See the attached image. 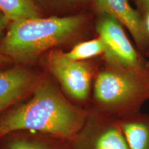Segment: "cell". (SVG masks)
Segmentation results:
<instances>
[{"instance_id": "7a4b0ae2", "label": "cell", "mask_w": 149, "mask_h": 149, "mask_svg": "<svg viewBox=\"0 0 149 149\" xmlns=\"http://www.w3.org/2000/svg\"><path fill=\"white\" fill-rule=\"evenodd\" d=\"M88 20V16L80 14L10 22L0 42V53L17 63H31L48 49L70 38Z\"/></svg>"}, {"instance_id": "52a82bcc", "label": "cell", "mask_w": 149, "mask_h": 149, "mask_svg": "<svg viewBox=\"0 0 149 149\" xmlns=\"http://www.w3.org/2000/svg\"><path fill=\"white\" fill-rule=\"evenodd\" d=\"M74 149H129L118 120L92 119L77 136Z\"/></svg>"}, {"instance_id": "8fae6325", "label": "cell", "mask_w": 149, "mask_h": 149, "mask_svg": "<svg viewBox=\"0 0 149 149\" xmlns=\"http://www.w3.org/2000/svg\"><path fill=\"white\" fill-rule=\"evenodd\" d=\"M107 51L105 44L97 37L93 40L80 42L68 53H64L68 59L72 61H84L97 56H104Z\"/></svg>"}, {"instance_id": "3957f363", "label": "cell", "mask_w": 149, "mask_h": 149, "mask_svg": "<svg viewBox=\"0 0 149 149\" xmlns=\"http://www.w3.org/2000/svg\"><path fill=\"white\" fill-rule=\"evenodd\" d=\"M93 84V97L102 111L120 120L140 113L149 100V64H122L104 60Z\"/></svg>"}, {"instance_id": "6da1fadb", "label": "cell", "mask_w": 149, "mask_h": 149, "mask_svg": "<svg viewBox=\"0 0 149 149\" xmlns=\"http://www.w3.org/2000/svg\"><path fill=\"white\" fill-rule=\"evenodd\" d=\"M87 113L70 103L48 81L38 84L27 102L0 117V136L34 130L60 138H70L84 127Z\"/></svg>"}, {"instance_id": "ac0fdd59", "label": "cell", "mask_w": 149, "mask_h": 149, "mask_svg": "<svg viewBox=\"0 0 149 149\" xmlns=\"http://www.w3.org/2000/svg\"><path fill=\"white\" fill-rule=\"evenodd\" d=\"M144 56H145V57H148V58H149V51H147L146 53L144 54Z\"/></svg>"}, {"instance_id": "4fadbf2b", "label": "cell", "mask_w": 149, "mask_h": 149, "mask_svg": "<svg viewBox=\"0 0 149 149\" xmlns=\"http://www.w3.org/2000/svg\"><path fill=\"white\" fill-rule=\"evenodd\" d=\"M7 149H55L42 141L30 139H17L13 141Z\"/></svg>"}, {"instance_id": "5bb4252c", "label": "cell", "mask_w": 149, "mask_h": 149, "mask_svg": "<svg viewBox=\"0 0 149 149\" xmlns=\"http://www.w3.org/2000/svg\"><path fill=\"white\" fill-rule=\"evenodd\" d=\"M135 9L143 18H145L149 13V0H133Z\"/></svg>"}, {"instance_id": "2e32d148", "label": "cell", "mask_w": 149, "mask_h": 149, "mask_svg": "<svg viewBox=\"0 0 149 149\" xmlns=\"http://www.w3.org/2000/svg\"><path fill=\"white\" fill-rule=\"evenodd\" d=\"M11 61L12 60L9 57H7V56L0 53V68L9 64Z\"/></svg>"}, {"instance_id": "e0dca14e", "label": "cell", "mask_w": 149, "mask_h": 149, "mask_svg": "<svg viewBox=\"0 0 149 149\" xmlns=\"http://www.w3.org/2000/svg\"><path fill=\"white\" fill-rule=\"evenodd\" d=\"M144 22H145V26H146V29L149 34V13L146 15V16L145 17Z\"/></svg>"}, {"instance_id": "7c38bea8", "label": "cell", "mask_w": 149, "mask_h": 149, "mask_svg": "<svg viewBox=\"0 0 149 149\" xmlns=\"http://www.w3.org/2000/svg\"><path fill=\"white\" fill-rule=\"evenodd\" d=\"M36 4L40 7L49 8H65L71 7H81L92 6L93 0H34Z\"/></svg>"}, {"instance_id": "5b68a950", "label": "cell", "mask_w": 149, "mask_h": 149, "mask_svg": "<svg viewBox=\"0 0 149 149\" xmlns=\"http://www.w3.org/2000/svg\"><path fill=\"white\" fill-rule=\"evenodd\" d=\"M48 66L64 90L77 101L88 100L95 68L88 61L70 60L61 51H53L48 57Z\"/></svg>"}, {"instance_id": "9c48e42d", "label": "cell", "mask_w": 149, "mask_h": 149, "mask_svg": "<svg viewBox=\"0 0 149 149\" xmlns=\"http://www.w3.org/2000/svg\"><path fill=\"white\" fill-rule=\"evenodd\" d=\"M118 122L129 149H149V115L139 113Z\"/></svg>"}, {"instance_id": "9a60e30c", "label": "cell", "mask_w": 149, "mask_h": 149, "mask_svg": "<svg viewBox=\"0 0 149 149\" xmlns=\"http://www.w3.org/2000/svg\"><path fill=\"white\" fill-rule=\"evenodd\" d=\"M10 23V22L8 21V19L0 11V42L5 35V30L6 29L7 26H9Z\"/></svg>"}, {"instance_id": "30bf717a", "label": "cell", "mask_w": 149, "mask_h": 149, "mask_svg": "<svg viewBox=\"0 0 149 149\" xmlns=\"http://www.w3.org/2000/svg\"><path fill=\"white\" fill-rule=\"evenodd\" d=\"M0 11L10 22L42 17L34 0H0Z\"/></svg>"}, {"instance_id": "277c9868", "label": "cell", "mask_w": 149, "mask_h": 149, "mask_svg": "<svg viewBox=\"0 0 149 149\" xmlns=\"http://www.w3.org/2000/svg\"><path fill=\"white\" fill-rule=\"evenodd\" d=\"M95 28L97 37L107 48L104 60L135 66L149 64L146 57L130 41L124 26L114 17L106 13L97 14Z\"/></svg>"}, {"instance_id": "8992f818", "label": "cell", "mask_w": 149, "mask_h": 149, "mask_svg": "<svg viewBox=\"0 0 149 149\" xmlns=\"http://www.w3.org/2000/svg\"><path fill=\"white\" fill-rule=\"evenodd\" d=\"M91 7L96 15L106 13L117 19L130 33L142 55L149 51V34L144 18L128 0H93Z\"/></svg>"}, {"instance_id": "ba28073f", "label": "cell", "mask_w": 149, "mask_h": 149, "mask_svg": "<svg viewBox=\"0 0 149 149\" xmlns=\"http://www.w3.org/2000/svg\"><path fill=\"white\" fill-rule=\"evenodd\" d=\"M35 85V77L22 67L0 69V114L19 100Z\"/></svg>"}]
</instances>
